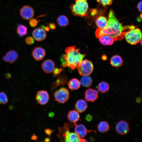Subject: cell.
<instances>
[{
    "instance_id": "obj_25",
    "label": "cell",
    "mask_w": 142,
    "mask_h": 142,
    "mask_svg": "<svg viewBox=\"0 0 142 142\" xmlns=\"http://www.w3.org/2000/svg\"><path fill=\"white\" fill-rule=\"evenodd\" d=\"M80 84L83 87H90L92 83V78L89 75L83 76L80 81Z\"/></svg>"
},
{
    "instance_id": "obj_41",
    "label": "cell",
    "mask_w": 142,
    "mask_h": 142,
    "mask_svg": "<svg viewBox=\"0 0 142 142\" xmlns=\"http://www.w3.org/2000/svg\"><path fill=\"white\" fill-rule=\"evenodd\" d=\"M44 28L45 30L47 32L49 31L50 29L49 27L48 26H46L44 27Z\"/></svg>"
},
{
    "instance_id": "obj_21",
    "label": "cell",
    "mask_w": 142,
    "mask_h": 142,
    "mask_svg": "<svg viewBox=\"0 0 142 142\" xmlns=\"http://www.w3.org/2000/svg\"><path fill=\"white\" fill-rule=\"evenodd\" d=\"M110 63L113 67H119L122 65L123 60L121 57L119 55H116L111 57Z\"/></svg>"
},
{
    "instance_id": "obj_4",
    "label": "cell",
    "mask_w": 142,
    "mask_h": 142,
    "mask_svg": "<svg viewBox=\"0 0 142 142\" xmlns=\"http://www.w3.org/2000/svg\"><path fill=\"white\" fill-rule=\"evenodd\" d=\"M70 8L73 15L84 17L88 13L89 5L87 0H75V3L72 4Z\"/></svg>"
},
{
    "instance_id": "obj_12",
    "label": "cell",
    "mask_w": 142,
    "mask_h": 142,
    "mask_svg": "<svg viewBox=\"0 0 142 142\" xmlns=\"http://www.w3.org/2000/svg\"><path fill=\"white\" fill-rule=\"evenodd\" d=\"M98 96V92L92 88L87 89L85 93V99L87 101L94 102L97 99Z\"/></svg>"
},
{
    "instance_id": "obj_33",
    "label": "cell",
    "mask_w": 142,
    "mask_h": 142,
    "mask_svg": "<svg viewBox=\"0 0 142 142\" xmlns=\"http://www.w3.org/2000/svg\"><path fill=\"white\" fill-rule=\"evenodd\" d=\"M63 70V69L62 68H54L53 70V75L55 76H56L58 75H59L60 73Z\"/></svg>"
},
{
    "instance_id": "obj_29",
    "label": "cell",
    "mask_w": 142,
    "mask_h": 142,
    "mask_svg": "<svg viewBox=\"0 0 142 142\" xmlns=\"http://www.w3.org/2000/svg\"><path fill=\"white\" fill-rule=\"evenodd\" d=\"M8 101V97L3 92H0V104L4 105L7 103Z\"/></svg>"
},
{
    "instance_id": "obj_10",
    "label": "cell",
    "mask_w": 142,
    "mask_h": 142,
    "mask_svg": "<svg viewBox=\"0 0 142 142\" xmlns=\"http://www.w3.org/2000/svg\"><path fill=\"white\" fill-rule=\"evenodd\" d=\"M36 99L39 104L42 105L45 104L49 100V94L46 90L39 91L36 94Z\"/></svg>"
},
{
    "instance_id": "obj_43",
    "label": "cell",
    "mask_w": 142,
    "mask_h": 142,
    "mask_svg": "<svg viewBox=\"0 0 142 142\" xmlns=\"http://www.w3.org/2000/svg\"><path fill=\"white\" fill-rule=\"evenodd\" d=\"M50 139L49 138H47L44 139V141L45 142H48L50 141Z\"/></svg>"
},
{
    "instance_id": "obj_11",
    "label": "cell",
    "mask_w": 142,
    "mask_h": 142,
    "mask_svg": "<svg viewBox=\"0 0 142 142\" xmlns=\"http://www.w3.org/2000/svg\"><path fill=\"white\" fill-rule=\"evenodd\" d=\"M32 35L33 38L36 41H41L45 39L47 34L45 30L43 28H37L33 31Z\"/></svg>"
},
{
    "instance_id": "obj_42",
    "label": "cell",
    "mask_w": 142,
    "mask_h": 142,
    "mask_svg": "<svg viewBox=\"0 0 142 142\" xmlns=\"http://www.w3.org/2000/svg\"><path fill=\"white\" fill-rule=\"evenodd\" d=\"M136 102L138 103H140L141 100V98H138L136 99Z\"/></svg>"
},
{
    "instance_id": "obj_14",
    "label": "cell",
    "mask_w": 142,
    "mask_h": 142,
    "mask_svg": "<svg viewBox=\"0 0 142 142\" xmlns=\"http://www.w3.org/2000/svg\"><path fill=\"white\" fill-rule=\"evenodd\" d=\"M45 54L46 52L45 49L39 47L35 48L32 53L33 57L37 61L42 60L45 56Z\"/></svg>"
},
{
    "instance_id": "obj_23",
    "label": "cell",
    "mask_w": 142,
    "mask_h": 142,
    "mask_svg": "<svg viewBox=\"0 0 142 142\" xmlns=\"http://www.w3.org/2000/svg\"><path fill=\"white\" fill-rule=\"evenodd\" d=\"M95 22L98 28H103L106 26L108 20L105 17L100 16L97 18Z\"/></svg>"
},
{
    "instance_id": "obj_19",
    "label": "cell",
    "mask_w": 142,
    "mask_h": 142,
    "mask_svg": "<svg viewBox=\"0 0 142 142\" xmlns=\"http://www.w3.org/2000/svg\"><path fill=\"white\" fill-rule=\"evenodd\" d=\"M88 107L86 102L82 99H79L76 102L75 107L79 113H82L85 111Z\"/></svg>"
},
{
    "instance_id": "obj_44",
    "label": "cell",
    "mask_w": 142,
    "mask_h": 142,
    "mask_svg": "<svg viewBox=\"0 0 142 142\" xmlns=\"http://www.w3.org/2000/svg\"><path fill=\"white\" fill-rule=\"evenodd\" d=\"M105 57V55H103L102 57V59H103V60H105L106 59V57L105 56V57Z\"/></svg>"
},
{
    "instance_id": "obj_28",
    "label": "cell",
    "mask_w": 142,
    "mask_h": 142,
    "mask_svg": "<svg viewBox=\"0 0 142 142\" xmlns=\"http://www.w3.org/2000/svg\"><path fill=\"white\" fill-rule=\"evenodd\" d=\"M17 32L20 37H23L27 34V28L24 25H19L17 27Z\"/></svg>"
},
{
    "instance_id": "obj_27",
    "label": "cell",
    "mask_w": 142,
    "mask_h": 142,
    "mask_svg": "<svg viewBox=\"0 0 142 142\" xmlns=\"http://www.w3.org/2000/svg\"><path fill=\"white\" fill-rule=\"evenodd\" d=\"M109 88V85L107 83L102 81L99 84L98 87V89L99 92L105 93L108 91Z\"/></svg>"
},
{
    "instance_id": "obj_13",
    "label": "cell",
    "mask_w": 142,
    "mask_h": 142,
    "mask_svg": "<svg viewBox=\"0 0 142 142\" xmlns=\"http://www.w3.org/2000/svg\"><path fill=\"white\" fill-rule=\"evenodd\" d=\"M68 80V78L65 74H62L58 75L55 81L52 83L51 90H53L59 85L66 84Z\"/></svg>"
},
{
    "instance_id": "obj_16",
    "label": "cell",
    "mask_w": 142,
    "mask_h": 142,
    "mask_svg": "<svg viewBox=\"0 0 142 142\" xmlns=\"http://www.w3.org/2000/svg\"><path fill=\"white\" fill-rule=\"evenodd\" d=\"M42 67L43 71L47 73H52L55 67L54 62L50 59H47L43 62Z\"/></svg>"
},
{
    "instance_id": "obj_32",
    "label": "cell",
    "mask_w": 142,
    "mask_h": 142,
    "mask_svg": "<svg viewBox=\"0 0 142 142\" xmlns=\"http://www.w3.org/2000/svg\"><path fill=\"white\" fill-rule=\"evenodd\" d=\"M26 43L28 45H31L34 42V38L32 37L29 36L27 37L25 39Z\"/></svg>"
},
{
    "instance_id": "obj_7",
    "label": "cell",
    "mask_w": 142,
    "mask_h": 142,
    "mask_svg": "<svg viewBox=\"0 0 142 142\" xmlns=\"http://www.w3.org/2000/svg\"><path fill=\"white\" fill-rule=\"evenodd\" d=\"M54 100L60 103L64 104L68 100L69 92L68 89L65 88H62L54 93Z\"/></svg>"
},
{
    "instance_id": "obj_1",
    "label": "cell",
    "mask_w": 142,
    "mask_h": 142,
    "mask_svg": "<svg viewBox=\"0 0 142 142\" xmlns=\"http://www.w3.org/2000/svg\"><path fill=\"white\" fill-rule=\"evenodd\" d=\"M135 27L133 25L124 26L116 18L113 10L111 9L106 26L103 28L97 29L95 35L98 38L103 35H107L113 38L114 40H120L124 38L126 31Z\"/></svg>"
},
{
    "instance_id": "obj_2",
    "label": "cell",
    "mask_w": 142,
    "mask_h": 142,
    "mask_svg": "<svg viewBox=\"0 0 142 142\" xmlns=\"http://www.w3.org/2000/svg\"><path fill=\"white\" fill-rule=\"evenodd\" d=\"M80 50L76 48L75 45L67 47L65 49V54L60 58L62 66L67 67L73 69L77 68L79 63L85 56V54L80 53Z\"/></svg>"
},
{
    "instance_id": "obj_6",
    "label": "cell",
    "mask_w": 142,
    "mask_h": 142,
    "mask_svg": "<svg viewBox=\"0 0 142 142\" xmlns=\"http://www.w3.org/2000/svg\"><path fill=\"white\" fill-rule=\"evenodd\" d=\"M77 68L79 74L82 76L89 75L92 72L93 65L90 60H82L78 63Z\"/></svg>"
},
{
    "instance_id": "obj_31",
    "label": "cell",
    "mask_w": 142,
    "mask_h": 142,
    "mask_svg": "<svg viewBox=\"0 0 142 142\" xmlns=\"http://www.w3.org/2000/svg\"><path fill=\"white\" fill-rule=\"evenodd\" d=\"M39 20H38L35 18H32L29 22V23L30 26L33 27H36L37 25Z\"/></svg>"
},
{
    "instance_id": "obj_3",
    "label": "cell",
    "mask_w": 142,
    "mask_h": 142,
    "mask_svg": "<svg viewBox=\"0 0 142 142\" xmlns=\"http://www.w3.org/2000/svg\"><path fill=\"white\" fill-rule=\"evenodd\" d=\"M74 125L69 123H65L62 127L59 128V133L57 135L60 141L67 142H82L86 141L85 139L80 138L74 133H70L69 129Z\"/></svg>"
},
{
    "instance_id": "obj_5",
    "label": "cell",
    "mask_w": 142,
    "mask_h": 142,
    "mask_svg": "<svg viewBox=\"0 0 142 142\" xmlns=\"http://www.w3.org/2000/svg\"><path fill=\"white\" fill-rule=\"evenodd\" d=\"M124 37L128 43L134 45L139 43L142 39V34L140 29L135 27L127 31Z\"/></svg>"
},
{
    "instance_id": "obj_9",
    "label": "cell",
    "mask_w": 142,
    "mask_h": 142,
    "mask_svg": "<svg viewBox=\"0 0 142 142\" xmlns=\"http://www.w3.org/2000/svg\"><path fill=\"white\" fill-rule=\"evenodd\" d=\"M115 130L117 132L120 134L124 135L127 134L129 130L128 123L125 120L120 121L116 126Z\"/></svg>"
},
{
    "instance_id": "obj_17",
    "label": "cell",
    "mask_w": 142,
    "mask_h": 142,
    "mask_svg": "<svg viewBox=\"0 0 142 142\" xmlns=\"http://www.w3.org/2000/svg\"><path fill=\"white\" fill-rule=\"evenodd\" d=\"M67 118L69 121L73 123L75 126L77 125V122L81 120L79 113L77 111L75 110H70L69 111L67 114Z\"/></svg>"
},
{
    "instance_id": "obj_18",
    "label": "cell",
    "mask_w": 142,
    "mask_h": 142,
    "mask_svg": "<svg viewBox=\"0 0 142 142\" xmlns=\"http://www.w3.org/2000/svg\"><path fill=\"white\" fill-rule=\"evenodd\" d=\"M75 132L80 138H83L85 137L87 133L90 132L87 129L85 126L83 125L79 124L75 126L74 129Z\"/></svg>"
},
{
    "instance_id": "obj_39",
    "label": "cell",
    "mask_w": 142,
    "mask_h": 142,
    "mask_svg": "<svg viewBox=\"0 0 142 142\" xmlns=\"http://www.w3.org/2000/svg\"><path fill=\"white\" fill-rule=\"evenodd\" d=\"M54 113L52 112H49L48 114V116L50 117H53L54 116Z\"/></svg>"
},
{
    "instance_id": "obj_22",
    "label": "cell",
    "mask_w": 142,
    "mask_h": 142,
    "mask_svg": "<svg viewBox=\"0 0 142 142\" xmlns=\"http://www.w3.org/2000/svg\"><path fill=\"white\" fill-rule=\"evenodd\" d=\"M68 86L69 89L72 90L78 89L80 86V81L77 78L72 79L68 82Z\"/></svg>"
},
{
    "instance_id": "obj_8",
    "label": "cell",
    "mask_w": 142,
    "mask_h": 142,
    "mask_svg": "<svg viewBox=\"0 0 142 142\" xmlns=\"http://www.w3.org/2000/svg\"><path fill=\"white\" fill-rule=\"evenodd\" d=\"M20 12L22 18L27 20L32 18L34 14L33 9L30 6L28 5L23 6L21 9Z\"/></svg>"
},
{
    "instance_id": "obj_26",
    "label": "cell",
    "mask_w": 142,
    "mask_h": 142,
    "mask_svg": "<svg viewBox=\"0 0 142 142\" xmlns=\"http://www.w3.org/2000/svg\"><path fill=\"white\" fill-rule=\"evenodd\" d=\"M57 22L60 27H64L68 25L69 21L67 17L64 15L59 16L57 20Z\"/></svg>"
},
{
    "instance_id": "obj_34",
    "label": "cell",
    "mask_w": 142,
    "mask_h": 142,
    "mask_svg": "<svg viewBox=\"0 0 142 142\" xmlns=\"http://www.w3.org/2000/svg\"><path fill=\"white\" fill-rule=\"evenodd\" d=\"M45 132L46 134L50 136L52 133V130L49 129H45Z\"/></svg>"
},
{
    "instance_id": "obj_38",
    "label": "cell",
    "mask_w": 142,
    "mask_h": 142,
    "mask_svg": "<svg viewBox=\"0 0 142 142\" xmlns=\"http://www.w3.org/2000/svg\"><path fill=\"white\" fill-rule=\"evenodd\" d=\"M37 139V136L35 134H33L31 137V139L33 140H36Z\"/></svg>"
},
{
    "instance_id": "obj_15",
    "label": "cell",
    "mask_w": 142,
    "mask_h": 142,
    "mask_svg": "<svg viewBox=\"0 0 142 142\" xmlns=\"http://www.w3.org/2000/svg\"><path fill=\"white\" fill-rule=\"evenodd\" d=\"M18 58V54L15 51L11 50L8 52L3 58V60L12 64L14 63Z\"/></svg>"
},
{
    "instance_id": "obj_30",
    "label": "cell",
    "mask_w": 142,
    "mask_h": 142,
    "mask_svg": "<svg viewBox=\"0 0 142 142\" xmlns=\"http://www.w3.org/2000/svg\"><path fill=\"white\" fill-rule=\"evenodd\" d=\"M113 0H96L99 3L102 4L104 6H109L111 4Z\"/></svg>"
},
{
    "instance_id": "obj_20",
    "label": "cell",
    "mask_w": 142,
    "mask_h": 142,
    "mask_svg": "<svg viewBox=\"0 0 142 142\" xmlns=\"http://www.w3.org/2000/svg\"><path fill=\"white\" fill-rule=\"evenodd\" d=\"M100 42L104 45H111L114 43V40L111 37L107 35H104L99 38Z\"/></svg>"
},
{
    "instance_id": "obj_37",
    "label": "cell",
    "mask_w": 142,
    "mask_h": 142,
    "mask_svg": "<svg viewBox=\"0 0 142 142\" xmlns=\"http://www.w3.org/2000/svg\"><path fill=\"white\" fill-rule=\"evenodd\" d=\"M48 25L50 29H51L54 30L56 28L55 24L54 23H49Z\"/></svg>"
},
{
    "instance_id": "obj_36",
    "label": "cell",
    "mask_w": 142,
    "mask_h": 142,
    "mask_svg": "<svg viewBox=\"0 0 142 142\" xmlns=\"http://www.w3.org/2000/svg\"><path fill=\"white\" fill-rule=\"evenodd\" d=\"M142 2L140 1L138 3L137 7L138 11L140 12H142Z\"/></svg>"
},
{
    "instance_id": "obj_40",
    "label": "cell",
    "mask_w": 142,
    "mask_h": 142,
    "mask_svg": "<svg viewBox=\"0 0 142 142\" xmlns=\"http://www.w3.org/2000/svg\"><path fill=\"white\" fill-rule=\"evenodd\" d=\"M6 77L8 79L10 78L11 77V75L9 73H7L6 75Z\"/></svg>"
},
{
    "instance_id": "obj_35",
    "label": "cell",
    "mask_w": 142,
    "mask_h": 142,
    "mask_svg": "<svg viewBox=\"0 0 142 142\" xmlns=\"http://www.w3.org/2000/svg\"><path fill=\"white\" fill-rule=\"evenodd\" d=\"M85 118L87 121H91L92 120L93 117L90 114H88L86 116Z\"/></svg>"
},
{
    "instance_id": "obj_24",
    "label": "cell",
    "mask_w": 142,
    "mask_h": 142,
    "mask_svg": "<svg viewBox=\"0 0 142 142\" xmlns=\"http://www.w3.org/2000/svg\"><path fill=\"white\" fill-rule=\"evenodd\" d=\"M97 127L99 131L102 133L107 132L110 128L109 123L105 121L100 122L97 125Z\"/></svg>"
}]
</instances>
